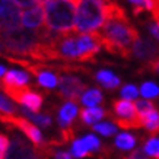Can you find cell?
<instances>
[{
    "label": "cell",
    "instance_id": "9c48e42d",
    "mask_svg": "<svg viewBox=\"0 0 159 159\" xmlns=\"http://www.w3.org/2000/svg\"><path fill=\"white\" fill-rule=\"evenodd\" d=\"M86 91V85L76 76L64 75L58 77V95L67 101L76 102Z\"/></svg>",
    "mask_w": 159,
    "mask_h": 159
},
{
    "label": "cell",
    "instance_id": "d6986e66",
    "mask_svg": "<svg viewBox=\"0 0 159 159\" xmlns=\"http://www.w3.org/2000/svg\"><path fill=\"white\" fill-rule=\"evenodd\" d=\"M19 112V110L16 108V105L13 104V101L7 98L0 92V116L2 117H16V114Z\"/></svg>",
    "mask_w": 159,
    "mask_h": 159
},
{
    "label": "cell",
    "instance_id": "7402d4cb",
    "mask_svg": "<svg viewBox=\"0 0 159 159\" xmlns=\"http://www.w3.org/2000/svg\"><path fill=\"white\" fill-rule=\"evenodd\" d=\"M143 152L150 158L159 159V137L152 136L150 139L146 140L145 146H143Z\"/></svg>",
    "mask_w": 159,
    "mask_h": 159
},
{
    "label": "cell",
    "instance_id": "603a6c76",
    "mask_svg": "<svg viewBox=\"0 0 159 159\" xmlns=\"http://www.w3.org/2000/svg\"><path fill=\"white\" fill-rule=\"evenodd\" d=\"M140 93L145 99L159 98V86L155 82H145L140 86Z\"/></svg>",
    "mask_w": 159,
    "mask_h": 159
},
{
    "label": "cell",
    "instance_id": "4fadbf2b",
    "mask_svg": "<svg viewBox=\"0 0 159 159\" xmlns=\"http://www.w3.org/2000/svg\"><path fill=\"white\" fill-rule=\"evenodd\" d=\"M29 80H31V77L26 72L18 70V69H10L3 76V82L0 85V89H3V92L24 89V88H28Z\"/></svg>",
    "mask_w": 159,
    "mask_h": 159
},
{
    "label": "cell",
    "instance_id": "44dd1931",
    "mask_svg": "<svg viewBox=\"0 0 159 159\" xmlns=\"http://www.w3.org/2000/svg\"><path fill=\"white\" fill-rule=\"evenodd\" d=\"M91 153V150H89V148H88L86 142H85V139H75L72 143V148H70V155L72 156H75V158L80 159V158H85V156H88V155Z\"/></svg>",
    "mask_w": 159,
    "mask_h": 159
},
{
    "label": "cell",
    "instance_id": "9a60e30c",
    "mask_svg": "<svg viewBox=\"0 0 159 159\" xmlns=\"http://www.w3.org/2000/svg\"><path fill=\"white\" fill-rule=\"evenodd\" d=\"M95 80H97L99 85L105 88V89H116V88L120 86V77L114 75L110 70H99V72L95 73Z\"/></svg>",
    "mask_w": 159,
    "mask_h": 159
},
{
    "label": "cell",
    "instance_id": "d4e9b609",
    "mask_svg": "<svg viewBox=\"0 0 159 159\" xmlns=\"http://www.w3.org/2000/svg\"><path fill=\"white\" fill-rule=\"evenodd\" d=\"M139 93H140V89H137L134 85H124L121 88V97L125 101H134V99H137Z\"/></svg>",
    "mask_w": 159,
    "mask_h": 159
},
{
    "label": "cell",
    "instance_id": "ba28073f",
    "mask_svg": "<svg viewBox=\"0 0 159 159\" xmlns=\"http://www.w3.org/2000/svg\"><path fill=\"white\" fill-rule=\"evenodd\" d=\"M22 12L13 0H0V32L20 28Z\"/></svg>",
    "mask_w": 159,
    "mask_h": 159
},
{
    "label": "cell",
    "instance_id": "4dcf8cb0",
    "mask_svg": "<svg viewBox=\"0 0 159 159\" xmlns=\"http://www.w3.org/2000/svg\"><path fill=\"white\" fill-rule=\"evenodd\" d=\"M19 7H24V9H28V7H32V6L37 5V0H13Z\"/></svg>",
    "mask_w": 159,
    "mask_h": 159
},
{
    "label": "cell",
    "instance_id": "30bf717a",
    "mask_svg": "<svg viewBox=\"0 0 159 159\" xmlns=\"http://www.w3.org/2000/svg\"><path fill=\"white\" fill-rule=\"evenodd\" d=\"M5 93L9 98H12L13 101L19 102L24 108L32 111V112H38L43 107V95L38 92L31 91L29 88L18 89V91H7Z\"/></svg>",
    "mask_w": 159,
    "mask_h": 159
},
{
    "label": "cell",
    "instance_id": "2e32d148",
    "mask_svg": "<svg viewBox=\"0 0 159 159\" xmlns=\"http://www.w3.org/2000/svg\"><path fill=\"white\" fill-rule=\"evenodd\" d=\"M19 112L22 114V117H25L26 120H29L31 123H34L35 125H39V127H44V129H48L53 120L51 117L47 116V114H38V112H32V111L26 110V108H20Z\"/></svg>",
    "mask_w": 159,
    "mask_h": 159
},
{
    "label": "cell",
    "instance_id": "8fae6325",
    "mask_svg": "<svg viewBox=\"0 0 159 159\" xmlns=\"http://www.w3.org/2000/svg\"><path fill=\"white\" fill-rule=\"evenodd\" d=\"M22 26L31 31H43L45 28V10L43 5H35L22 12Z\"/></svg>",
    "mask_w": 159,
    "mask_h": 159
},
{
    "label": "cell",
    "instance_id": "83f0119b",
    "mask_svg": "<svg viewBox=\"0 0 159 159\" xmlns=\"http://www.w3.org/2000/svg\"><path fill=\"white\" fill-rule=\"evenodd\" d=\"M10 145V139L6 134L0 133V159H5Z\"/></svg>",
    "mask_w": 159,
    "mask_h": 159
},
{
    "label": "cell",
    "instance_id": "836d02e7",
    "mask_svg": "<svg viewBox=\"0 0 159 159\" xmlns=\"http://www.w3.org/2000/svg\"><path fill=\"white\" fill-rule=\"evenodd\" d=\"M47 2H48V0H37V5H43L44 6Z\"/></svg>",
    "mask_w": 159,
    "mask_h": 159
},
{
    "label": "cell",
    "instance_id": "1f68e13d",
    "mask_svg": "<svg viewBox=\"0 0 159 159\" xmlns=\"http://www.w3.org/2000/svg\"><path fill=\"white\" fill-rule=\"evenodd\" d=\"M53 156L54 159H73L72 155L66 150H56V152H53Z\"/></svg>",
    "mask_w": 159,
    "mask_h": 159
},
{
    "label": "cell",
    "instance_id": "52a82bcc",
    "mask_svg": "<svg viewBox=\"0 0 159 159\" xmlns=\"http://www.w3.org/2000/svg\"><path fill=\"white\" fill-rule=\"evenodd\" d=\"M0 121L20 130L22 134L26 136L29 139V142L34 143L38 149H45V140L43 137V133L39 131V129L34 123L26 120L25 117H2L0 116Z\"/></svg>",
    "mask_w": 159,
    "mask_h": 159
},
{
    "label": "cell",
    "instance_id": "8992f818",
    "mask_svg": "<svg viewBox=\"0 0 159 159\" xmlns=\"http://www.w3.org/2000/svg\"><path fill=\"white\" fill-rule=\"evenodd\" d=\"M44 149H37L28 140H25L22 134L12 131L10 145L5 159H41L44 158Z\"/></svg>",
    "mask_w": 159,
    "mask_h": 159
},
{
    "label": "cell",
    "instance_id": "3957f363",
    "mask_svg": "<svg viewBox=\"0 0 159 159\" xmlns=\"http://www.w3.org/2000/svg\"><path fill=\"white\" fill-rule=\"evenodd\" d=\"M79 0H48L44 5L45 29L54 35L75 32Z\"/></svg>",
    "mask_w": 159,
    "mask_h": 159
},
{
    "label": "cell",
    "instance_id": "ffe728a7",
    "mask_svg": "<svg viewBox=\"0 0 159 159\" xmlns=\"http://www.w3.org/2000/svg\"><path fill=\"white\" fill-rule=\"evenodd\" d=\"M136 137L130 133H120L117 134L116 140H114V146L120 150H131L136 146Z\"/></svg>",
    "mask_w": 159,
    "mask_h": 159
},
{
    "label": "cell",
    "instance_id": "cb8c5ba5",
    "mask_svg": "<svg viewBox=\"0 0 159 159\" xmlns=\"http://www.w3.org/2000/svg\"><path fill=\"white\" fill-rule=\"evenodd\" d=\"M93 131H97L99 134L105 136V137H110V136H114L117 133V125L112 124V123H108V121H102V123H98V124L92 125Z\"/></svg>",
    "mask_w": 159,
    "mask_h": 159
},
{
    "label": "cell",
    "instance_id": "ac0fdd59",
    "mask_svg": "<svg viewBox=\"0 0 159 159\" xmlns=\"http://www.w3.org/2000/svg\"><path fill=\"white\" fill-rule=\"evenodd\" d=\"M142 124L146 130L149 131L150 134H158L159 133V111L155 108L150 112H148L146 116H143L142 118Z\"/></svg>",
    "mask_w": 159,
    "mask_h": 159
},
{
    "label": "cell",
    "instance_id": "f1b7e54d",
    "mask_svg": "<svg viewBox=\"0 0 159 159\" xmlns=\"http://www.w3.org/2000/svg\"><path fill=\"white\" fill-rule=\"evenodd\" d=\"M129 2L134 6V15L136 16H139L143 10H146V3H148V0H129Z\"/></svg>",
    "mask_w": 159,
    "mask_h": 159
},
{
    "label": "cell",
    "instance_id": "e0dca14e",
    "mask_svg": "<svg viewBox=\"0 0 159 159\" xmlns=\"http://www.w3.org/2000/svg\"><path fill=\"white\" fill-rule=\"evenodd\" d=\"M102 101H104V95H102V92L98 88H89V89H86L85 93L82 95V98H80V102L86 108H93L98 104H101Z\"/></svg>",
    "mask_w": 159,
    "mask_h": 159
},
{
    "label": "cell",
    "instance_id": "7a4b0ae2",
    "mask_svg": "<svg viewBox=\"0 0 159 159\" xmlns=\"http://www.w3.org/2000/svg\"><path fill=\"white\" fill-rule=\"evenodd\" d=\"M51 34V32H50ZM102 47L101 37L95 34H77L70 32L66 35H50L48 51L50 58H64V60H91L99 53Z\"/></svg>",
    "mask_w": 159,
    "mask_h": 159
},
{
    "label": "cell",
    "instance_id": "7c38bea8",
    "mask_svg": "<svg viewBox=\"0 0 159 159\" xmlns=\"http://www.w3.org/2000/svg\"><path fill=\"white\" fill-rule=\"evenodd\" d=\"M131 54L143 61H155V58L159 57V44L149 38H139L131 48Z\"/></svg>",
    "mask_w": 159,
    "mask_h": 159
},
{
    "label": "cell",
    "instance_id": "5bb4252c",
    "mask_svg": "<svg viewBox=\"0 0 159 159\" xmlns=\"http://www.w3.org/2000/svg\"><path fill=\"white\" fill-rule=\"evenodd\" d=\"M107 116V111L99 108V107H93V108H83L80 111V120L83 124L86 125H95Z\"/></svg>",
    "mask_w": 159,
    "mask_h": 159
},
{
    "label": "cell",
    "instance_id": "6da1fadb",
    "mask_svg": "<svg viewBox=\"0 0 159 159\" xmlns=\"http://www.w3.org/2000/svg\"><path fill=\"white\" fill-rule=\"evenodd\" d=\"M102 47L111 54L121 57H130L131 48L140 38L137 29L127 19L124 9L117 3H108V16L105 25L98 32Z\"/></svg>",
    "mask_w": 159,
    "mask_h": 159
},
{
    "label": "cell",
    "instance_id": "4316f807",
    "mask_svg": "<svg viewBox=\"0 0 159 159\" xmlns=\"http://www.w3.org/2000/svg\"><path fill=\"white\" fill-rule=\"evenodd\" d=\"M83 139H85V142H86V145L91 152H98V150L101 149V142H99V139L95 134H86V136H83Z\"/></svg>",
    "mask_w": 159,
    "mask_h": 159
},
{
    "label": "cell",
    "instance_id": "f546056e",
    "mask_svg": "<svg viewBox=\"0 0 159 159\" xmlns=\"http://www.w3.org/2000/svg\"><path fill=\"white\" fill-rule=\"evenodd\" d=\"M124 159H148V156H146V153L142 149H136Z\"/></svg>",
    "mask_w": 159,
    "mask_h": 159
},
{
    "label": "cell",
    "instance_id": "5b68a950",
    "mask_svg": "<svg viewBox=\"0 0 159 159\" xmlns=\"http://www.w3.org/2000/svg\"><path fill=\"white\" fill-rule=\"evenodd\" d=\"M112 117H114V124L129 130V129H140L143 127L142 120L139 117V112L136 110V104L125 99H117L112 104Z\"/></svg>",
    "mask_w": 159,
    "mask_h": 159
},
{
    "label": "cell",
    "instance_id": "d6a6232c",
    "mask_svg": "<svg viewBox=\"0 0 159 159\" xmlns=\"http://www.w3.org/2000/svg\"><path fill=\"white\" fill-rule=\"evenodd\" d=\"M6 72H7V70H6V67L3 66V64H0V77H2V76H5Z\"/></svg>",
    "mask_w": 159,
    "mask_h": 159
},
{
    "label": "cell",
    "instance_id": "277c9868",
    "mask_svg": "<svg viewBox=\"0 0 159 159\" xmlns=\"http://www.w3.org/2000/svg\"><path fill=\"white\" fill-rule=\"evenodd\" d=\"M108 16V3L102 0H79L76 12L77 34H95L105 25Z\"/></svg>",
    "mask_w": 159,
    "mask_h": 159
},
{
    "label": "cell",
    "instance_id": "484cf974",
    "mask_svg": "<svg viewBox=\"0 0 159 159\" xmlns=\"http://www.w3.org/2000/svg\"><path fill=\"white\" fill-rule=\"evenodd\" d=\"M136 110L139 112V117L142 118V117L146 116L148 112L155 110V105H153V102H150L149 99H137V101H136Z\"/></svg>",
    "mask_w": 159,
    "mask_h": 159
}]
</instances>
